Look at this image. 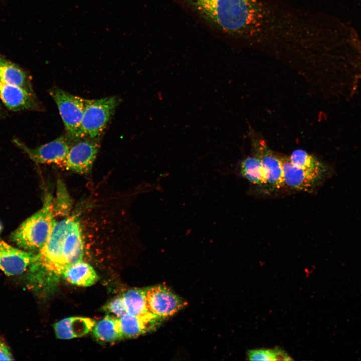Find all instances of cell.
Here are the masks:
<instances>
[{"label":"cell","instance_id":"6da1fadb","mask_svg":"<svg viewBox=\"0 0 361 361\" xmlns=\"http://www.w3.org/2000/svg\"><path fill=\"white\" fill-rule=\"evenodd\" d=\"M83 234L78 214L55 220L51 233L31 264L37 280L55 279L68 266L82 260Z\"/></svg>","mask_w":361,"mask_h":361},{"label":"cell","instance_id":"7a4b0ae2","mask_svg":"<svg viewBox=\"0 0 361 361\" xmlns=\"http://www.w3.org/2000/svg\"><path fill=\"white\" fill-rule=\"evenodd\" d=\"M186 1L204 19L228 34L251 33L262 18L255 0Z\"/></svg>","mask_w":361,"mask_h":361},{"label":"cell","instance_id":"3957f363","mask_svg":"<svg viewBox=\"0 0 361 361\" xmlns=\"http://www.w3.org/2000/svg\"><path fill=\"white\" fill-rule=\"evenodd\" d=\"M54 217L53 198L48 193L41 208L12 233L11 240L21 248L39 250L51 233Z\"/></svg>","mask_w":361,"mask_h":361},{"label":"cell","instance_id":"277c9868","mask_svg":"<svg viewBox=\"0 0 361 361\" xmlns=\"http://www.w3.org/2000/svg\"><path fill=\"white\" fill-rule=\"evenodd\" d=\"M119 102L120 99L116 96L96 100L87 99L79 131V139L100 138Z\"/></svg>","mask_w":361,"mask_h":361},{"label":"cell","instance_id":"5b68a950","mask_svg":"<svg viewBox=\"0 0 361 361\" xmlns=\"http://www.w3.org/2000/svg\"><path fill=\"white\" fill-rule=\"evenodd\" d=\"M49 94L58 107L65 126L66 135L73 142L78 140L87 99L57 87L51 89Z\"/></svg>","mask_w":361,"mask_h":361},{"label":"cell","instance_id":"8992f818","mask_svg":"<svg viewBox=\"0 0 361 361\" xmlns=\"http://www.w3.org/2000/svg\"><path fill=\"white\" fill-rule=\"evenodd\" d=\"M100 138H84L74 142L63 168L81 174L89 173L100 149Z\"/></svg>","mask_w":361,"mask_h":361},{"label":"cell","instance_id":"52a82bcc","mask_svg":"<svg viewBox=\"0 0 361 361\" xmlns=\"http://www.w3.org/2000/svg\"><path fill=\"white\" fill-rule=\"evenodd\" d=\"M34 161L38 163L55 164L63 167L69 149L73 143L66 135H62L55 140L35 148H30L15 140Z\"/></svg>","mask_w":361,"mask_h":361},{"label":"cell","instance_id":"ba28073f","mask_svg":"<svg viewBox=\"0 0 361 361\" xmlns=\"http://www.w3.org/2000/svg\"><path fill=\"white\" fill-rule=\"evenodd\" d=\"M146 298L149 312L163 319L174 315L187 305L164 285L146 288Z\"/></svg>","mask_w":361,"mask_h":361},{"label":"cell","instance_id":"9c48e42d","mask_svg":"<svg viewBox=\"0 0 361 361\" xmlns=\"http://www.w3.org/2000/svg\"><path fill=\"white\" fill-rule=\"evenodd\" d=\"M282 162L284 186L296 190L311 191L332 175L305 170L293 164L289 157L279 155Z\"/></svg>","mask_w":361,"mask_h":361},{"label":"cell","instance_id":"30bf717a","mask_svg":"<svg viewBox=\"0 0 361 361\" xmlns=\"http://www.w3.org/2000/svg\"><path fill=\"white\" fill-rule=\"evenodd\" d=\"M254 156L260 161L266 184L270 189L284 186L282 162L279 155L273 153L264 140L256 139L252 143Z\"/></svg>","mask_w":361,"mask_h":361},{"label":"cell","instance_id":"8fae6325","mask_svg":"<svg viewBox=\"0 0 361 361\" xmlns=\"http://www.w3.org/2000/svg\"><path fill=\"white\" fill-rule=\"evenodd\" d=\"M36 255L19 249L0 241V270L8 276L24 272L34 261Z\"/></svg>","mask_w":361,"mask_h":361},{"label":"cell","instance_id":"7c38bea8","mask_svg":"<svg viewBox=\"0 0 361 361\" xmlns=\"http://www.w3.org/2000/svg\"><path fill=\"white\" fill-rule=\"evenodd\" d=\"M0 99L9 109L20 111L35 108L36 103L29 89L0 81Z\"/></svg>","mask_w":361,"mask_h":361},{"label":"cell","instance_id":"4fadbf2b","mask_svg":"<svg viewBox=\"0 0 361 361\" xmlns=\"http://www.w3.org/2000/svg\"><path fill=\"white\" fill-rule=\"evenodd\" d=\"M153 315L135 316L126 314L118 318L122 339L137 337L156 329L163 320Z\"/></svg>","mask_w":361,"mask_h":361},{"label":"cell","instance_id":"5bb4252c","mask_svg":"<svg viewBox=\"0 0 361 361\" xmlns=\"http://www.w3.org/2000/svg\"><path fill=\"white\" fill-rule=\"evenodd\" d=\"M95 324L89 318L71 317L56 322L53 327L58 338L70 339L86 335L93 330Z\"/></svg>","mask_w":361,"mask_h":361},{"label":"cell","instance_id":"9a60e30c","mask_svg":"<svg viewBox=\"0 0 361 361\" xmlns=\"http://www.w3.org/2000/svg\"><path fill=\"white\" fill-rule=\"evenodd\" d=\"M62 275L69 283L83 287L92 285L98 279V275L93 268L82 260L67 267Z\"/></svg>","mask_w":361,"mask_h":361},{"label":"cell","instance_id":"2e32d148","mask_svg":"<svg viewBox=\"0 0 361 361\" xmlns=\"http://www.w3.org/2000/svg\"><path fill=\"white\" fill-rule=\"evenodd\" d=\"M289 158L293 164L305 170L325 173L331 175L334 173V169L330 165L304 150L297 149L294 151Z\"/></svg>","mask_w":361,"mask_h":361},{"label":"cell","instance_id":"e0dca14e","mask_svg":"<svg viewBox=\"0 0 361 361\" xmlns=\"http://www.w3.org/2000/svg\"><path fill=\"white\" fill-rule=\"evenodd\" d=\"M146 290V288L132 289L122 295L127 314L139 317L153 315L147 308Z\"/></svg>","mask_w":361,"mask_h":361},{"label":"cell","instance_id":"ac0fdd59","mask_svg":"<svg viewBox=\"0 0 361 361\" xmlns=\"http://www.w3.org/2000/svg\"><path fill=\"white\" fill-rule=\"evenodd\" d=\"M93 333L97 339L104 342H112L122 339L118 318L109 315L95 324Z\"/></svg>","mask_w":361,"mask_h":361},{"label":"cell","instance_id":"d6986e66","mask_svg":"<svg viewBox=\"0 0 361 361\" xmlns=\"http://www.w3.org/2000/svg\"><path fill=\"white\" fill-rule=\"evenodd\" d=\"M0 81L29 89L27 87L28 79L24 72L16 65L1 56Z\"/></svg>","mask_w":361,"mask_h":361},{"label":"cell","instance_id":"ffe728a7","mask_svg":"<svg viewBox=\"0 0 361 361\" xmlns=\"http://www.w3.org/2000/svg\"><path fill=\"white\" fill-rule=\"evenodd\" d=\"M242 176L252 184L258 185L266 184L260 160L255 157H248L243 160L240 166Z\"/></svg>","mask_w":361,"mask_h":361},{"label":"cell","instance_id":"44dd1931","mask_svg":"<svg viewBox=\"0 0 361 361\" xmlns=\"http://www.w3.org/2000/svg\"><path fill=\"white\" fill-rule=\"evenodd\" d=\"M108 315L119 318L126 314L127 312L122 295L114 298L103 307Z\"/></svg>","mask_w":361,"mask_h":361},{"label":"cell","instance_id":"7402d4cb","mask_svg":"<svg viewBox=\"0 0 361 361\" xmlns=\"http://www.w3.org/2000/svg\"><path fill=\"white\" fill-rule=\"evenodd\" d=\"M248 359L250 360H275L274 349H253L248 351Z\"/></svg>","mask_w":361,"mask_h":361},{"label":"cell","instance_id":"603a6c76","mask_svg":"<svg viewBox=\"0 0 361 361\" xmlns=\"http://www.w3.org/2000/svg\"><path fill=\"white\" fill-rule=\"evenodd\" d=\"M13 358L8 348L0 341V360H12Z\"/></svg>","mask_w":361,"mask_h":361},{"label":"cell","instance_id":"cb8c5ba5","mask_svg":"<svg viewBox=\"0 0 361 361\" xmlns=\"http://www.w3.org/2000/svg\"><path fill=\"white\" fill-rule=\"evenodd\" d=\"M275 360H292V359L283 350L274 349Z\"/></svg>","mask_w":361,"mask_h":361},{"label":"cell","instance_id":"d4e9b609","mask_svg":"<svg viewBox=\"0 0 361 361\" xmlns=\"http://www.w3.org/2000/svg\"><path fill=\"white\" fill-rule=\"evenodd\" d=\"M1 228H2V227H1V224H0V232H1Z\"/></svg>","mask_w":361,"mask_h":361}]
</instances>
